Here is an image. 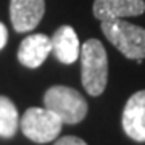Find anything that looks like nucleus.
<instances>
[{
	"instance_id": "1a4fd4ad",
	"label": "nucleus",
	"mask_w": 145,
	"mask_h": 145,
	"mask_svg": "<svg viewBox=\"0 0 145 145\" xmlns=\"http://www.w3.org/2000/svg\"><path fill=\"white\" fill-rule=\"evenodd\" d=\"M52 53L58 61L65 65H71L79 58L81 45L76 31L71 26H60L52 37Z\"/></svg>"
},
{
	"instance_id": "9b49d317",
	"label": "nucleus",
	"mask_w": 145,
	"mask_h": 145,
	"mask_svg": "<svg viewBox=\"0 0 145 145\" xmlns=\"http://www.w3.org/2000/svg\"><path fill=\"white\" fill-rule=\"evenodd\" d=\"M53 145H87L82 139L74 137V135H65L61 139H58Z\"/></svg>"
},
{
	"instance_id": "423d86ee",
	"label": "nucleus",
	"mask_w": 145,
	"mask_h": 145,
	"mask_svg": "<svg viewBox=\"0 0 145 145\" xmlns=\"http://www.w3.org/2000/svg\"><path fill=\"white\" fill-rule=\"evenodd\" d=\"M123 129L135 142H145V90L132 93L123 111Z\"/></svg>"
},
{
	"instance_id": "39448f33",
	"label": "nucleus",
	"mask_w": 145,
	"mask_h": 145,
	"mask_svg": "<svg viewBox=\"0 0 145 145\" xmlns=\"http://www.w3.org/2000/svg\"><path fill=\"white\" fill-rule=\"evenodd\" d=\"M45 0H10V20L16 32H29L40 23Z\"/></svg>"
},
{
	"instance_id": "9d476101",
	"label": "nucleus",
	"mask_w": 145,
	"mask_h": 145,
	"mask_svg": "<svg viewBox=\"0 0 145 145\" xmlns=\"http://www.w3.org/2000/svg\"><path fill=\"white\" fill-rule=\"evenodd\" d=\"M20 126V116L15 103L8 97L0 95V137L11 139Z\"/></svg>"
},
{
	"instance_id": "7ed1b4c3",
	"label": "nucleus",
	"mask_w": 145,
	"mask_h": 145,
	"mask_svg": "<svg viewBox=\"0 0 145 145\" xmlns=\"http://www.w3.org/2000/svg\"><path fill=\"white\" fill-rule=\"evenodd\" d=\"M44 106L61 119L63 124H78L87 114V102L76 89L53 86L44 95Z\"/></svg>"
},
{
	"instance_id": "f8f14e48",
	"label": "nucleus",
	"mask_w": 145,
	"mask_h": 145,
	"mask_svg": "<svg viewBox=\"0 0 145 145\" xmlns=\"http://www.w3.org/2000/svg\"><path fill=\"white\" fill-rule=\"evenodd\" d=\"M7 39H8V31H7L5 24L0 23V50L7 45Z\"/></svg>"
},
{
	"instance_id": "20e7f679",
	"label": "nucleus",
	"mask_w": 145,
	"mask_h": 145,
	"mask_svg": "<svg viewBox=\"0 0 145 145\" xmlns=\"http://www.w3.org/2000/svg\"><path fill=\"white\" fill-rule=\"evenodd\" d=\"M61 119L45 106H32L20 119L23 134L36 144H48L61 132Z\"/></svg>"
},
{
	"instance_id": "f03ea898",
	"label": "nucleus",
	"mask_w": 145,
	"mask_h": 145,
	"mask_svg": "<svg viewBox=\"0 0 145 145\" xmlns=\"http://www.w3.org/2000/svg\"><path fill=\"white\" fill-rule=\"evenodd\" d=\"M103 36L129 60L142 63L145 58V29L124 20L102 21Z\"/></svg>"
},
{
	"instance_id": "f257e3e1",
	"label": "nucleus",
	"mask_w": 145,
	"mask_h": 145,
	"mask_svg": "<svg viewBox=\"0 0 145 145\" xmlns=\"http://www.w3.org/2000/svg\"><path fill=\"white\" fill-rule=\"evenodd\" d=\"M81 78L86 92L92 97L102 95L108 81V57L103 44L89 39L81 47Z\"/></svg>"
},
{
	"instance_id": "0eeeda50",
	"label": "nucleus",
	"mask_w": 145,
	"mask_h": 145,
	"mask_svg": "<svg viewBox=\"0 0 145 145\" xmlns=\"http://www.w3.org/2000/svg\"><path fill=\"white\" fill-rule=\"evenodd\" d=\"M93 16L100 21L124 20L139 16L145 11L144 0H93Z\"/></svg>"
},
{
	"instance_id": "6e6552de",
	"label": "nucleus",
	"mask_w": 145,
	"mask_h": 145,
	"mask_svg": "<svg viewBox=\"0 0 145 145\" xmlns=\"http://www.w3.org/2000/svg\"><path fill=\"white\" fill-rule=\"evenodd\" d=\"M52 53V40L45 34H31L20 44L18 61L26 68H39Z\"/></svg>"
}]
</instances>
